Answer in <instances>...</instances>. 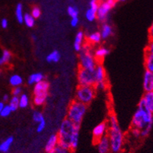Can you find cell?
Masks as SVG:
<instances>
[{
	"label": "cell",
	"mask_w": 153,
	"mask_h": 153,
	"mask_svg": "<svg viewBox=\"0 0 153 153\" xmlns=\"http://www.w3.org/2000/svg\"><path fill=\"white\" fill-rule=\"evenodd\" d=\"M80 125L74 124L68 118L62 121L58 128V146L74 152L79 141Z\"/></svg>",
	"instance_id": "obj_1"
},
{
	"label": "cell",
	"mask_w": 153,
	"mask_h": 153,
	"mask_svg": "<svg viewBox=\"0 0 153 153\" xmlns=\"http://www.w3.org/2000/svg\"><path fill=\"white\" fill-rule=\"evenodd\" d=\"M153 126V113L145 107L138 105V109L132 117L131 128L141 131V137L146 138L150 134Z\"/></svg>",
	"instance_id": "obj_2"
},
{
	"label": "cell",
	"mask_w": 153,
	"mask_h": 153,
	"mask_svg": "<svg viewBox=\"0 0 153 153\" xmlns=\"http://www.w3.org/2000/svg\"><path fill=\"white\" fill-rule=\"evenodd\" d=\"M107 122L108 124L107 136L111 143V151L113 153H119L124 146V132L121 130L117 118L114 113L109 114Z\"/></svg>",
	"instance_id": "obj_3"
},
{
	"label": "cell",
	"mask_w": 153,
	"mask_h": 153,
	"mask_svg": "<svg viewBox=\"0 0 153 153\" xmlns=\"http://www.w3.org/2000/svg\"><path fill=\"white\" fill-rule=\"evenodd\" d=\"M79 68L89 71H93L99 63L94 57L93 48L87 43H85L79 52Z\"/></svg>",
	"instance_id": "obj_4"
},
{
	"label": "cell",
	"mask_w": 153,
	"mask_h": 153,
	"mask_svg": "<svg viewBox=\"0 0 153 153\" xmlns=\"http://www.w3.org/2000/svg\"><path fill=\"white\" fill-rule=\"evenodd\" d=\"M87 111V106L78 100L72 101L68 106L67 117L74 124L80 125Z\"/></svg>",
	"instance_id": "obj_5"
},
{
	"label": "cell",
	"mask_w": 153,
	"mask_h": 153,
	"mask_svg": "<svg viewBox=\"0 0 153 153\" xmlns=\"http://www.w3.org/2000/svg\"><path fill=\"white\" fill-rule=\"evenodd\" d=\"M97 89L94 85H79L76 92V100L85 105H89L95 99Z\"/></svg>",
	"instance_id": "obj_6"
},
{
	"label": "cell",
	"mask_w": 153,
	"mask_h": 153,
	"mask_svg": "<svg viewBox=\"0 0 153 153\" xmlns=\"http://www.w3.org/2000/svg\"><path fill=\"white\" fill-rule=\"evenodd\" d=\"M116 3L115 0H103L100 2L97 9V19L101 23H105L108 19L111 10L114 7Z\"/></svg>",
	"instance_id": "obj_7"
},
{
	"label": "cell",
	"mask_w": 153,
	"mask_h": 153,
	"mask_svg": "<svg viewBox=\"0 0 153 153\" xmlns=\"http://www.w3.org/2000/svg\"><path fill=\"white\" fill-rule=\"evenodd\" d=\"M77 81L79 85H95V77L93 71L79 68L77 72Z\"/></svg>",
	"instance_id": "obj_8"
},
{
	"label": "cell",
	"mask_w": 153,
	"mask_h": 153,
	"mask_svg": "<svg viewBox=\"0 0 153 153\" xmlns=\"http://www.w3.org/2000/svg\"><path fill=\"white\" fill-rule=\"evenodd\" d=\"M107 131H108V124H107V121H103L95 126V128L93 129V132H92L94 143H96L100 138H101L104 135H107Z\"/></svg>",
	"instance_id": "obj_9"
},
{
	"label": "cell",
	"mask_w": 153,
	"mask_h": 153,
	"mask_svg": "<svg viewBox=\"0 0 153 153\" xmlns=\"http://www.w3.org/2000/svg\"><path fill=\"white\" fill-rule=\"evenodd\" d=\"M94 77H95V85L99 83L107 82V73L104 66L101 62H99L96 66L95 69L93 70Z\"/></svg>",
	"instance_id": "obj_10"
},
{
	"label": "cell",
	"mask_w": 153,
	"mask_h": 153,
	"mask_svg": "<svg viewBox=\"0 0 153 153\" xmlns=\"http://www.w3.org/2000/svg\"><path fill=\"white\" fill-rule=\"evenodd\" d=\"M50 83L46 80H43L33 85V96H48V97Z\"/></svg>",
	"instance_id": "obj_11"
},
{
	"label": "cell",
	"mask_w": 153,
	"mask_h": 153,
	"mask_svg": "<svg viewBox=\"0 0 153 153\" xmlns=\"http://www.w3.org/2000/svg\"><path fill=\"white\" fill-rule=\"evenodd\" d=\"M99 6V2L97 0H91L89 2V7L85 11V19L89 22H93L97 19V9Z\"/></svg>",
	"instance_id": "obj_12"
},
{
	"label": "cell",
	"mask_w": 153,
	"mask_h": 153,
	"mask_svg": "<svg viewBox=\"0 0 153 153\" xmlns=\"http://www.w3.org/2000/svg\"><path fill=\"white\" fill-rule=\"evenodd\" d=\"M95 144L99 153H109L111 152V143L107 134L100 138Z\"/></svg>",
	"instance_id": "obj_13"
},
{
	"label": "cell",
	"mask_w": 153,
	"mask_h": 153,
	"mask_svg": "<svg viewBox=\"0 0 153 153\" xmlns=\"http://www.w3.org/2000/svg\"><path fill=\"white\" fill-rule=\"evenodd\" d=\"M138 105L145 107L149 111L153 113V91L146 92L142 99L140 100Z\"/></svg>",
	"instance_id": "obj_14"
},
{
	"label": "cell",
	"mask_w": 153,
	"mask_h": 153,
	"mask_svg": "<svg viewBox=\"0 0 153 153\" xmlns=\"http://www.w3.org/2000/svg\"><path fill=\"white\" fill-rule=\"evenodd\" d=\"M86 43L85 41V34L82 30H79L76 33L75 40H74V49L77 52H79L82 48Z\"/></svg>",
	"instance_id": "obj_15"
},
{
	"label": "cell",
	"mask_w": 153,
	"mask_h": 153,
	"mask_svg": "<svg viewBox=\"0 0 153 153\" xmlns=\"http://www.w3.org/2000/svg\"><path fill=\"white\" fill-rule=\"evenodd\" d=\"M143 89L146 92L153 91V73L146 71L143 76Z\"/></svg>",
	"instance_id": "obj_16"
},
{
	"label": "cell",
	"mask_w": 153,
	"mask_h": 153,
	"mask_svg": "<svg viewBox=\"0 0 153 153\" xmlns=\"http://www.w3.org/2000/svg\"><path fill=\"white\" fill-rule=\"evenodd\" d=\"M58 146V136L57 134H52L49 136L45 146V152H50Z\"/></svg>",
	"instance_id": "obj_17"
},
{
	"label": "cell",
	"mask_w": 153,
	"mask_h": 153,
	"mask_svg": "<svg viewBox=\"0 0 153 153\" xmlns=\"http://www.w3.org/2000/svg\"><path fill=\"white\" fill-rule=\"evenodd\" d=\"M110 53V50L104 46H99L93 49V54L98 62H100Z\"/></svg>",
	"instance_id": "obj_18"
},
{
	"label": "cell",
	"mask_w": 153,
	"mask_h": 153,
	"mask_svg": "<svg viewBox=\"0 0 153 153\" xmlns=\"http://www.w3.org/2000/svg\"><path fill=\"white\" fill-rule=\"evenodd\" d=\"M85 41L87 44L90 45L91 46L99 45L102 41V37H101L100 31H94V32L89 33L87 36H85Z\"/></svg>",
	"instance_id": "obj_19"
},
{
	"label": "cell",
	"mask_w": 153,
	"mask_h": 153,
	"mask_svg": "<svg viewBox=\"0 0 153 153\" xmlns=\"http://www.w3.org/2000/svg\"><path fill=\"white\" fill-rule=\"evenodd\" d=\"M100 33L102 40H107L113 35L112 26L111 24H109L108 23H107V22L103 23V24L101 26Z\"/></svg>",
	"instance_id": "obj_20"
},
{
	"label": "cell",
	"mask_w": 153,
	"mask_h": 153,
	"mask_svg": "<svg viewBox=\"0 0 153 153\" xmlns=\"http://www.w3.org/2000/svg\"><path fill=\"white\" fill-rule=\"evenodd\" d=\"M45 80V76L41 72H34L31 74L27 79V83L30 85H33L38 83L40 82Z\"/></svg>",
	"instance_id": "obj_21"
},
{
	"label": "cell",
	"mask_w": 153,
	"mask_h": 153,
	"mask_svg": "<svg viewBox=\"0 0 153 153\" xmlns=\"http://www.w3.org/2000/svg\"><path fill=\"white\" fill-rule=\"evenodd\" d=\"M13 58V54L11 51L7 49L2 51V55L0 56V65H5L6 64H9L10 61L12 60Z\"/></svg>",
	"instance_id": "obj_22"
},
{
	"label": "cell",
	"mask_w": 153,
	"mask_h": 153,
	"mask_svg": "<svg viewBox=\"0 0 153 153\" xmlns=\"http://www.w3.org/2000/svg\"><path fill=\"white\" fill-rule=\"evenodd\" d=\"M14 142V138L13 136H10V137H8L5 141L0 144V152H2L6 153L10 149L12 145Z\"/></svg>",
	"instance_id": "obj_23"
},
{
	"label": "cell",
	"mask_w": 153,
	"mask_h": 153,
	"mask_svg": "<svg viewBox=\"0 0 153 153\" xmlns=\"http://www.w3.org/2000/svg\"><path fill=\"white\" fill-rule=\"evenodd\" d=\"M9 82L12 87H17V86H20L23 84V78L18 74H13L10 77Z\"/></svg>",
	"instance_id": "obj_24"
},
{
	"label": "cell",
	"mask_w": 153,
	"mask_h": 153,
	"mask_svg": "<svg viewBox=\"0 0 153 153\" xmlns=\"http://www.w3.org/2000/svg\"><path fill=\"white\" fill-rule=\"evenodd\" d=\"M144 64H145L146 71L153 73V54L146 53Z\"/></svg>",
	"instance_id": "obj_25"
},
{
	"label": "cell",
	"mask_w": 153,
	"mask_h": 153,
	"mask_svg": "<svg viewBox=\"0 0 153 153\" xmlns=\"http://www.w3.org/2000/svg\"><path fill=\"white\" fill-rule=\"evenodd\" d=\"M61 59V54L59 53V51L57 50H54L51 52L49 53L46 57V61L49 63H56V62H58Z\"/></svg>",
	"instance_id": "obj_26"
},
{
	"label": "cell",
	"mask_w": 153,
	"mask_h": 153,
	"mask_svg": "<svg viewBox=\"0 0 153 153\" xmlns=\"http://www.w3.org/2000/svg\"><path fill=\"white\" fill-rule=\"evenodd\" d=\"M48 96H33V103L35 107H42L46 103Z\"/></svg>",
	"instance_id": "obj_27"
},
{
	"label": "cell",
	"mask_w": 153,
	"mask_h": 153,
	"mask_svg": "<svg viewBox=\"0 0 153 153\" xmlns=\"http://www.w3.org/2000/svg\"><path fill=\"white\" fill-rule=\"evenodd\" d=\"M29 97L25 93H22L21 95L19 97V107L22 109H25L29 106Z\"/></svg>",
	"instance_id": "obj_28"
},
{
	"label": "cell",
	"mask_w": 153,
	"mask_h": 153,
	"mask_svg": "<svg viewBox=\"0 0 153 153\" xmlns=\"http://www.w3.org/2000/svg\"><path fill=\"white\" fill-rule=\"evenodd\" d=\"M15 15H16V19H17L18 23H23V16H24V13H23V5H22L21 3H18L17 6H16Z\"/></svg>",
	"instance_id": "obj_29"
},
{
	"label": "cell",
	"mask_w": 153,
	"mask_h": 153,
	"mask_svg": "<svg viewBox=\"0 0 153 153\" xmlns=\"http://www.w3.org/2000/svg\"><path fill=\"white\" fill-rule=\"evenodd\" d=\"M23 23L27 26V27L31 28L33 27L35 25V19L32 16L30 13H25L23 16Z\"/></svg>",
	"instance_id": "obj_30"
},
{
	"label": "cell",
	"mask_w": 153,
	"mask_h": 153,
	"mask_svg": "<svg viewBox=\"0 0 153 153\" xmlns=\"http://www.w3.org/2000/svg\"><path fill=\"white\" fill-rule=\"evenodd\" d=\"M9 106L11 108L12 111L13 112V111H16L17 110L19 107V97H11L9 100Z\"/></svg>",
	"instance_id": "obj_31"
},
{
	"label": "cell",
	"mask_w": 153,
	"mask_h": 153,
	"mask_svg": "<svg viewBox=\"0 0 153 153\" xmlns=\"http://www.w3.org/2000/svg\"><path fill=\"white\" fill-rule=\"evenodd\" d=\"M32 118H33V120L35 123H39L40 121L43 120L45 118V117L43 115L42 113L39 111H34L32 114Z\"/></svg>",
	"instance_id": "obj_32"
},
{
	"label": "cell",
	"mask_w": 153,
	"mask_h": 153,
	"mask_svg": "<svg viewBox=\"0 0 153 153\" xmlns=\"http://www.w3.org/2000/svg\"><path fill=\"white\" fill-rule=\"evenodd\" d=\"M67 12L71 18L78 17V16H79V10L76 6H69L67 9Z\"/></svg>",
	"instance_id": "obj_33"
},
{
	"label": "cell",
	"mask_w": 153,
	"mask_h": 153,
	"mask_svg": "<svg viewBox=\"0 0 153 153\" xmlns=\"http://www.w3.org/2000/svg\"><path fill=\"white\" fill-rule=\"evenodd\" d=\"M72 152H73L71 151L70 149H65V148H63L60 146H58L54 150H53V151L48 153H72Z\"/></svg>",
	"instance_id": "obj_34"
},
{
	"label": "cell",
	"mask_w": 153,
	"mask_h": 153,
	"mask_svg": "<svg viewBox=\"0 0 153 153\" xmlns=\"http://www.w3.org/2000/svg\"><path fill=\"white\" fill-rule=\"evenodd\" d=\"M12 112H13V111H12L10 106H9L8 104L5 105L3 109H2V112H1V114H0V116L2 117H9L10 114H11Z\"/></svg>",
	"instance_id": "obj_35"
},
{
	"label": "cell",
	"mask_w": 153,
	"mask_h": 153,
	"mask_svg": "<svg viewBox=\"0 0 153 153\" xmlns=\"http://www.w3.org/2000/svg\"><path fill=\"white\" fill-rule=\"evenodd\" d=\"M30 14L35 19H37V18L40 17L41 15V9H40L38 6H33V7L32 8V10H31Z\"/></svg>",
	"instance_id": "obj_36"
},
{
	"label": "cell",
	"mask_w": 153,
	"mask_h": 153,
	"mask_svg": "<svg viewBox=\"0 0 153 153\" xmlns=\"http://www.w3.org/2000/svg\"><path fill=\"white\" fill-rule=\"evenodd\" d=\"M47 126V122L45 119H44L43 120L40 121L39 123H37V131L38 133H41L42 131H45V129L46 128Z\"/></svg>",
	"instance_id": "obj_37"
},
{
	"label": "cell",
	"mask_w": 153,
	"mask_h": 153,
	"mask_svg": "<svg viewBox=\"0 0 153 153\" xmlns=\"http://www.w3.org/2000/svg\"><path fill=\"white\" fill-rule=\"evenodd\" d=\"M12 94L14 97H19L22 94V88L20 86H17V87H14L13 91H12Z\"/></svg>",
	"instance_id": "obj_38"
},
{
	"label": "cell",
	"mask_w": 153,
	"mask_h": 153,
	"mask_svg": "<svg viewBox=\"0 0 153 153\" xmlns=\"http://www.w3.org/2000/svg\"><path fill=\"white\" fill-rule=\"evenodd\" d=\"M146 53L153 54V40H149V42L146 47Z\"/></svg>",
	"instance_id": "obj_39"
},
{
	"label": "cell",
	"mask_w": 153,
	"mask_h": 153,
	"mask_svg": "<svg viewBox=\"0 0 153 153\" xmlns=\"http://www.w3.org/2000/svg\"><path fill=\"white\" fill-rule=\"evenodd\" d=\"M131 133L132 135L134 136V138H138L141 137V131H140V130L137 129V128H131Z\"/></svg>",
	"instance_id": "obj_40"
},
{
	"label": "cell",
	"mask_w": 153,
	"mask_h": 153,
	"mask_svg": "<svg viewBox=\"0 0 153 153\" xmlns=\"http://www.w3.org/2000/svg\"><path fill=\"white\" fill-rule=\"evenodd\" d=\"M79 23V17H73L71 19V21H70V24L72 27H76Z\"/></svg>",
	"instance_id": "obj_41"
},
{
	"label": "cell",
	"mask_w": 153,
	"mask_h": 153,
	"mask_svg": "<svg viewBox=\"0 0 153 153\" xmlns=\"http://www.w3.org/2000/svg\"><path fill=\"white\" fill-rule=\"evenodd\" d=\"M8 25H9V22H8V20L6 19H2V20H1V27L3 28V29H6L8 27Z\"/></svg>",
	"instance_id": "obj_42"
},
{
	"label": "cell",
	"mask_w": 153,
	"mask_h": 153,
	"mask_svg": "<svg viewBox=\"0 0 153 153\" xmlns=\"http://www.w3.org/2000/svg\"><path fill=\"white\" fill-rule=\"evenodd\" d=\"M149 40H153V21L149 28Z\"/></svg>",
	"instance_id": "obj_43"
},
{
	"label": "cell",
	"mask_w": 153,
	"mask_h": 153,
	"mask_svg": "<svg viewBox=\"0 0 153 153\" xmlns=\"http://www.w3.org/2000/svg\"><path fill=\"white\" fill-rule=\"evenodd\" d=\"M10 99V96L8 95V94H5L3 97H2V102H9Z\"/></svg>",
	"instance_id": "obj_44"
},
{
	"label": "cell",
	"mask_w": 153,
	"mask_h": 153,
	"mask_svg": "<svg viewBox=\"0 0 153 153\" xmlns=\"http://www.w3.org/2000/svg\"><path fill=\"white\" fill-rule=\"evenodd\" d=\"M4 106H5V104H4V102H0V114H1V112H2Z\"/></svg>",
	"instance_id": "obj_45"
},
{
	"label": "cell",
	"mask_w": 153,
	"mask_h": 153,
	"mask_svg": "<svg viewBox=\"0 0 153 153\" xmlns=\"http://www.w3.org/2000/svg\"><path fill=\"white\" fill-rule=\"evenodd\" d=\"M117 2H124V1H126V0H115Z\"/></svg>",
	"instance_id": "obj_46"
},
{
	"label": "cell",
	"mask_w": 153,
	"mask_h": 153,
	"mask_svg": "<svg viewBox=\"0 0 153 153\" xmlns=\"http://www.w3.org/2000/svg\"><path fill=\"white\" fill-rule=\"evenodd\" d=\"M32 38L33 39V41H36V39H37V37H36V36L33 35V36H32Z\"/></svg>",
	"instance_id": "obj_47"
}]
</instances>
